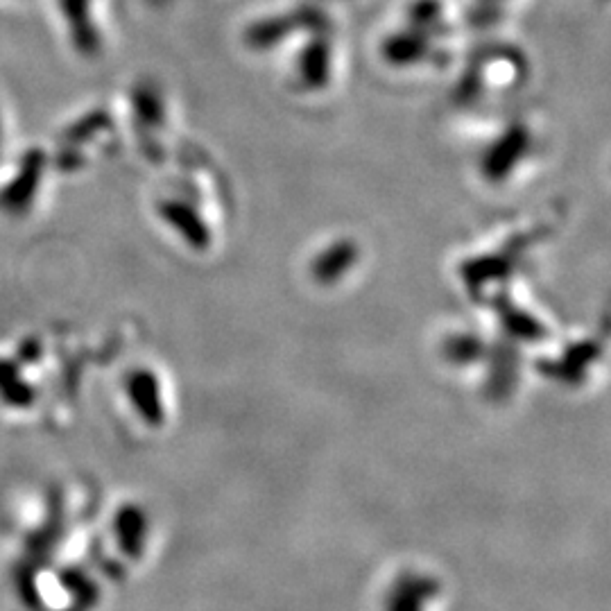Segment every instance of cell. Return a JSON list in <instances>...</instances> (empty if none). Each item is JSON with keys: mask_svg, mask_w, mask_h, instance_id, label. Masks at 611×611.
<instances>
[]
</instances>
